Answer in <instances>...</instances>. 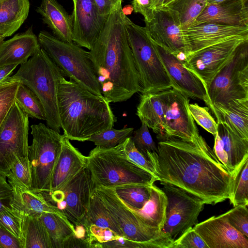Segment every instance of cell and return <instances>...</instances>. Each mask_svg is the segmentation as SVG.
I'll list each match as a JSON object with an SVG mask.
<instances>
[{"label": "cell", "instance_id": "6da1fadb", "mask_svg": "<svg viewBox=\"0 0 248 248\" xmlns=\"http://www.w3.org/2000/svg\"><path fill=\"white\" fill-rule=\"evenodd\" d=\"M160 184L176 186L215 205L229 199L234 178L200 134L192 140H161L157 151L147 152Z\"/></svg>", "mask_w": 248, "mask_h": 248}, {"label": "cell", "instance_id": "7a4b0ae2", "mask_svg": "<svg viewBox=\"0 0 248 248\" xmlns=\"http://www.w3.org/2000/svg\"><path fill=\"white\" fill-rule=\"evenodd\" d=\"M122 2L119 0L108 15L89 51L101 93L109 103L125 101L141 91L128 41Z\"/></svg>", "mask_w": 248, "mask_h": 248}, {"label": "cell", "instance_id": "3957f363", "mask_svg": "<svg viewBox=\"0 0 248 248\" xmlns=\"http://www.w3.org/2000/svg\"><path fill=\"white\" fill-rule=\"evenodd\" d=\"M58 105L63 135L69 140L88 141L92 136L113 127L116 122L103 96L63 76L58 84Z\"/></svg>", "mask_w": 248, "mask_h": 248}, {"label": "cell", "instance_id": "277c9868", "mask_svg": "<svg viewBox=\"0 0 248 248\" xmlns=\"http://www.w3.org/2000/svg\"><path fill=\"white\" fill-rule=\"evenodd\" d=\"M124 142L109 148L96 146L90 151L87 156V168L94 187L152 185L157 181L155 175L128 158L124 151Z\"/></svg>", "mask_w": 248, "mask_h": 248}, {"label": "cell", "instance_id": "5b68a950", "mask_svg": "<svg viewBox=\"0 0 248 248\" xmlns=\"http://www.w3.org/2000/svg\"><path fill=\"white\" fill-rule=\"evenodd\" d=\"M62 76L60 69L41 47L11 76L35 94L44 108L47 126L59 132L61 126L58 88Z\"/></svg>", "mask_w": 248, "mask_h": 248}, {"label": "cell", "instance_id": "8992f818", "mask_svg": "<svg viewBox=\"0 0 248 248\" xmlns=\"http://www.w3.org/2000/svg\"><path fill=\"white\" fill-rule=\"evenodd\" d=\"M125 27L128 43L139 74L142 94L172 88V83L145 27L127 16Z\"/></svg>", "mask_w": 248, "mask_h": 248}, {"label": "cell", "instance_id": "52a82bcc", "mask_svg": "<svg viewBox=\"0 0 248 248\" xmlns=\"http://www.w3.org/2000/svg\"><path fill=\"white\" fill-rule=\"evenodd\" d=\"M38 40L41 47L59 67L63 76L93 94L103 96L89 51L74 42L62 41L46 31L40 32Z\"/></svg>", "mask_w": 248, "mask_h": 248}, {"label": "cell", "instance_id": "ba28073f", "mask_svg": "<svg viewBox=\"0 0 248 248\" xmlns=\"http://www.w3.org/2000/svg\"><path fill=\"white\" fill-rule=\"evenodd\" d=\"M31 144L28 157L31 173V189L47 193L50 190L54 168L62 146L63 135L43 123L31 126Z\"/></svg>", "mask_w": 248, "mask_h": 248}, {"label": "cell", "instance_id": "9c48e42d", "mask_svg": "<svg viewBox=\"0 0 248 248\" xmlns=\"http://www.w3.org/2000/svg\"><path fill=\"white\" fill-rule=\"evenodd\" d=\"M206 89L212 108L234 100L248 99V40L237 47Z\"/></svg>", "mask_w": 248, "mask_h": 248}, {"label": "cell", "instance_id": "30bf717a", "mask_svg": "<svg viewBox=\"0 0 248 248\" xmlns=\"http://www.w3.org/2000/svg\"><path fill=\"white\" fill-rule=\"evenodd\" d=\"M93 189L122 230L124 238L143 243L159 242L170 248L173 242L167 235L159 229L150 228L142 223L113 188L95 186Z\"/></svg>", "mask_w": 248, "mask_h": 248}, {"label": "cell", "instance_id": "8fae6325", "mask_svg": "<svg viewBox=\"0 0 248 248\" xmlns=\"http://www.w3.org/2000/svg\"><path fill=\"white\" fill-rule=\"evenodd\" d=\"M167 198L165 221L162 231L173 242L198 223L204 202L200 198L171 185L162 184Z\"/></svg>", "mask_w": 248, "mask_h": 248}, {"label": "cell", "instance_id": "7c38bea8", "mask_svg": "<svg viewBox=\"0 0 248 248\" xmlns=\"http://www.w3.org/2000/svg\"><path fill=\"white\" fill-rule=\"evenodd\" d=\"M93 188L90 172L86 167L61 189L42 193L75 226L80 224L85 217Z\"/></svg>", "mask_w": 248, "mask_h": 248}, {"label": "cell", "instance_id": "4fadbf2b", "mask_svg": "<svg viewBox=\"0 0 248 248\" xmlns=\"http://www.w3.org/2000/svg\"><path fill=\"white\" fill-rule=\"evenodd\" d=\"M29 124L15 102L0 126V174L5 177L17 158L28 156Z\"/></svg>", "mask_w": 248, "mask_h": 248}, {"label": "cell", "instance_id": "5bb4252c", "mask_svg": "<svg viewBox=\"0 0 248 248\" xmlns=\"http://www.w3.org/2000/svg\"><path fill=\"white\" fill-rule=\"evenodd\" d=\"M145 28L152 40L156 45L185 61L186 55L184 31L174 14L169 9H155Z\"/></svg>", "mask_w": 248, "mask_h": 248}, {"label": "cell", "instance_id": "9a60e30c", "mask_svg": "<svg viewBox=\"0 0 248 248\" xmlns=\"http://www.w3.org/2000/svg\"><path fill=\"white\" fill-rule=\"evenodd\" d=\"M189 102L187 96L173 88L164 91L165 136L162 139L175 137L190 141L199 134L189 110Z\"/></svg>", "mask_w": 248, "mask_h": 248}, {"label": "cell", "instance_id": "2e32d148", "mask_svg": "<svg viewBox=\"0 0 248 248\" xmlns=\"http://www.w3.org/2000/svg\"><path fill=\"white\" fill-rule=\"evenodd\" d=\"M246 40L248 36L236 37L207 47L187 56L184 65L197 75L206 87L237 47Z\"/></svg>", "mask_w": 248, "mask_h": 248}, {"label": "cell", "instance_id": "e0dca14e", "mask_svg": "<svg viewBox=\"0 0 248 248\" xmlns=\"http://www.w3.org/2000/svg\"><path fill=\"white\" fill-rule=\"evenodd\" d=\"M154 43L171 80L172 88L188 98L203 101L212 110V106L208 96L206 87L202 80L185 66L183 61Z\"/></svg>", "mask_w": 248, "mask_h": 248}, {"label": "cell", "instance_id": "ac0fdd59", "mask_svg": "<svg viewBox=\"0 0 248 248\" xmlns=\"http://www.w3.org/2000/svg\"><path fill=\"white\" fill-rule=\"evenodd\" d=\"M73 41L91 50L107 17L99 13L93 0H72Z\"/></svg>", "mask_w": 248, "mask_h": 248}, {"label": "cell", "instance_id": "d6986e66", "mask_svg": "<svg viewBox=\"0 0 248 248\" xmlns=\"http://www.w3.org/2000/svg\"><path fill=\"white\" fill-rule=\"evenodd\" d=\"M184 33L186 58L211 46L236 37L248 36V26L204 23L194 25Z\"/></svg>", "mask_w": 248, "mask_h": 248}, {"label": "cell", "instance_id": "ffe728a7", "mask_svg": "<svg viewBox=\"0 0 248 248\" xmlns=\"http://www.w3.org/2000/svg\"><path fill=\"white\" fill-rule=\"evenodd\" d=\"M193 228L208 248H248V238L231 226L224 214L198 223Z\"/></svg>", "mask_w": 248, "mask_h": 248}, {"label": "cell", "instance_id": "44dd1931", "mask_svg": "<svg viewBox=\"0 0 248 248\" xmlns=\"http://www.w3.org/2000/svg\"><path fill=\"white\" fill-rule=\"evenodd\" d=\"M248 0H225L219 3L207 4L194 25L211 23L248 26Z\"/></svg>", "mask_w": 248, "mask_h": 248}, {"label": "cell", "instance_id": "7402d4cb", "mask_svg": "<svg viewBox=\"0 0 248 248\" xmlns=\"http://www.w3.org/2000/svg\"><path fill=\"white\" fill-rule=\"evenodd\" d=\"M87 156L63 135L61 151L54 168L48 192L61 189L87 167Z\"/></svg>", "mask_w": 248, "mask_h": 248}, {"label": "cell", "instance_id": "603a6c76", "mask_svg": "<svg viewBox=\"0 0 248 248\" xmlns=\"http://www.w3.org/2000/svg\"><path fill=\"white\" fill-rule=\"evenodd\" d=\"M41 48L31 28L0 43V66L22 64Z\"/></svg>", "mask_w": 248, "mask_h": 248}, {"label": "cell", "instance_id": "cb8c5ba5", "mask_svg": "<svg viewBox=\"0 0 248 248\" xmlns=\"http://www.w3.org/2000/svg\"><path fill=\"white\" fill-rule=\"evenodd\" d=\"M36 11L51 30L54 36L65 42H73L71 16L56 0H42Z\"/></svg>", "mask_w": 248, "mask_h": 248}, {"label": "cell", "instance_id": "d4e9b609", "mask_svg": "<svg viewBox=\"0 0 248 248\" xmlns=\"http://www.w3.org/2000/svg\"><path fill=\"white\" fill-rule=\"evenodd\" d=\"M217 119V132L215 135L228 161V170L234 175L242 162L248 157V140L236 134L226 123Z\"/></svg>", "mask_w": 248, "mask_h": 248}, {"label": "cell", "instance_id": "484cf974", "mask_svg": "<svg viewBox=\"0 0 248 248\" xmlns=\"http://www.w3.org/2000/svg\"><path fill=\"white\" fill-rule=\"evenodd\" d=\"M164 91L142 94L137 108L136 114L141 123L157 134L158 140L165 136Z\"/></svg>", "mask_w": 248, "mask_h": 248}, {"label": "cell", "instance_id": "4316f807", "mask_svg": "<svg viewBox=\"0 0 248 248\" xmlns=\"http://www.w3.org/2000/svg\"><path fill=\"white\" fill-rule=\"evenodd\" d=\"M12 188L10 205L20 214L40 216L44 213H51L62 216L57 207L46 199L41 192L18 186Z\"/></svg>", "mask_w": 248, "mask_h": 248}, {"label": "cell", "instance_id": "83f0119b", "mask_svg": "<svg viewBox=\"0 0 248 248\" xmlns=\"http://www.w3.org/2000/svg\"><path fill=\"white\" fill-rule=\"evenodd\" d=\"M211 110L217 119L226 123L242 138L248 140V99L214 105Z\"/></svg>", "mask_w": 248, "mask_h": 248}, {"label": "cell", "instance_id": "f1b7e54d", "mask_svg": "<svg viewBox=\"0 0 248 248\" xmlns=\"http://www.w3.org/2000/svg\"><path fill=\"white\" fill-rule=\"evenodd\" d=\"M167 198L162 189L153 184L150 195L143 206L136 209L128 206L145 225L162 231L166 219Z\"/></svg>", "mask_w": 248, "mask_h": 248}, {"label": "cell", "instance_id": "f546056e", "mask_svg": "<svg viewBox=\"0 0 248 248\" xmlns=\"http://www.w3.org/2000/svg\"><path fill=\"white\" fill-rule=\"evenodd\" d=\"M29 0H0V36H11L28 17Z\"/></svg>", "mask_w": 248, "mask_h": 248}, {"label": "cell", "instance_id": "4dcf8cb0", "mask_svg": "<svg viewBox=\"0 0 248 248\" xmlns=\"http://www.w3.org/2000/svg\"><path fill=\"white\" fill-rule=\"evenodd\" d=\"M22 232L21 248H53L48 232L40 216L23 215Z\"/></svg>", "mask_w": 248, "mask_h": 248}, {"label": "cell", "instance_id": "1f68e13d", "mask_svg": "<svg viewBox=\"0 0 248 248\" xmlns=\"http://www.w3.org/2000/svg\"><path fill=\"white\" fill-rule=\"evenodd\" d=\"M80 224L93 225L100 229H110L120 237H124L122 230L107 211L93 189L90 197L87 212Z\"/></svg>", "mask_w": 248, "mask_h": 248}, {"label": "cell", "instance_id": "d6a6232c", "mask_svg": "<svg viewBox=\"0 0 248 248\" xmlns=\"http://www.w3.org/2000/svg\"><path fill=\"white\" fill-rule=\"evenodd\" d=\"M40 216L48 232L53 248H62L75 232L73 225L64 217L56 214L46 213Z\"/></svg>", "mask_w": 248, "mask_h": 248}, {"label": "cell", "instance_id": "836d02e7", "mask_svg": "<svg viewBox=\"0 0 248 248\" xmlns=\"http://www.w3.org/2000/svg\"><path fill=\"white\" fill-rule=\"evenodd\" d=\"M207 0H175L167 8L176 16L183 31L193 26Z\"/></svg>", "mask_w": 248, "mask_h": 248}, {"label": "cell", "instance_id": "e575fe53", "mask_svg": "<svg viewBox=\"0 0 248 248\" xmlns=\"http://www.w3.org/2000/svg\"><path fill=\"white\" fill-rule=\"evenodd\" d=\"M15 102L29 117L46 121V114L40 101L27 86L20 83Z\"/></svg>", "mask_w": 248, "mask_h": 248}, {"label": "cell", "instance_id": "d590c367", "mask_svg": "<svg viewBox=\"0 0 248 248\" xmlns=\"http://www.w3.org/2000/svg\"><path fill=\"white\" fill-rule=\"evenodd\" d=\"M229 199L234 207L239 205H248V157L235 171Z\"/></svg>", "mask_w": 248, "mask_h": 248}, {"label": "cell", "instance_id": "8d00e7d4", "mask_svg": "<svg viewBox=\"0 0 248 248\" xmlns=\"http://www.w3.org/2000/svg\"><path fill=\"white\" fill-rule=\"evenodd\" d=\"M152 185H131L113 188L117 195L131 208L141 209L148 200Z\"/></svg>", "mask_w": 248, "mask_h": 248}, {"label": "cell", "instance_id": "74e56055", "mask_svg": "<svg viewBox=\"0 0 248 248\" xmlns=\"http://www.w3.org/2000/svg\"><path fill=\"white\" fill-rule=\"evenodd\" d=\"M11 186L31 189V173L28 156L18 158L6 175Z\"/></svg>", "mask_w": 248, "mask_h": 248}, {"label": "cell", "instance_id": "f35d334b", "mask_svg": "<svg viewBox=\"0 0 248 248\" xmlns=\"http://www.w3.org/2000/svg\"><path fill=\"white\" fill-rule=\"evenodd\" d=\"M134 130L132 127L116 129L113 127L92 136L88 141L94 143L96 146L104 148L114 147L130 137Z\"/></svg>", "mask_w": 248, "mask_h": 248}, {"label": "cell", "instance_id": "ab89813d", "mask_svg": "<svg viewBox=\"0 0 248 248\" xmlns=\"http://www.w3.org/2000/svg\"><path fill=\"white\" fill-rule=\"evenodd\" d=\"M20 82L11 76L0 82V126L15 103Z\"/></svg>", "mask_w": 248, "mask_h": 248}, {"label": "cell", "instance_id": "60d3db41", "mask_svg": "<svg viewBox=\"0 0 248 248\" xmlns=\"http://www.w3.org/2000/svg\"><path fill=\"white\" fill-rule=\"evenodd\" d=\"M22 218L23 215L11 206L0 211V225L19 241L21 248Z\"/></svg>", "mask_w": 248, "mask_h": 248}, {"label": "cell", "instance_id": "b9f144b4", "mask_svg": "<svg viewBox=\"0 0 248 248\" xmlns=\"http://www.w3.org/2000/svg\"><path fill=\"white\" fill-rule=\"evenodd\" d=\"M188 108L196 123L214 137L217 132V122L209 112V108L197 104H189Z\"/></svg>", "mask_w": 248, "mask_h": 248}, {"label": "cell", "instance_id": "7bdbcfd3", "mask_svg": "<svg viewBox=\"0 0 248 248\" xmlns=\"http://www.w3.org/2000/svg\"><path fill=\"white\" fill-rule=\"evenodd\" d=\"M223 214L231 226L248 238V206H234Z\"/></svg>", "mask_w": 248, "mask_h": 248}, {"label": "cell", "instance_id": "ee69618b", "mask_svg": "<svg viewBox=\"0 0 248 248\" xmlns=\"http://www.w3.org/2000/svg\"><path fill=\"white\" fill-rule=\"evenodd\" d=\"M148 127L143 123L141 126L134 131L131 136L136 148L147 157V152L157 151V146L149 132Z\"/></svg>", "mask_w": 248, "mask_h": 248}, {"label": "cell", "instance_id": "f6af8a7d", "mask_svg": "<svg viewBox=\"0 0 248 248\" xmlns=\"http://www.w3.org/2000/svg\"><path fill=\"white\" fill-rule=\"evenodd\" d=\"M97 248H168L164 244L159 242H138L123 237L99 244Z\"/></svg>", "mask_w": 248, "mask_h": 248}, {"label": "cell", "instance_id": "bcb514c9", "mask_svg": "<svg viewBox=\"0 0 248 248\" xmlns=\"http://www.w3.org/2000/svg\"><path fill=\"white\" fill-rule=\"evenodd\" d=\"M124 143V151L128 158L139 167L155 175L151 162L136 148L131 136L126 139Z\"/></svg>", "mask_w": 248, "mask_h": 248}, {"label": "cell", "instance_id": "7dc6e473", "mask_svg": "<svg viewBox=\"0 0 248 248\" xmlns=\"http://www.w3.org/2000/svg\"><path fill=\"white\" fill-rule=\"evenodd\" d=\"M170 248H208L200 235L190 228L173 241Z\"/></svg>", "mask_w": 248, "mask_h": 248}, {"label": "cell", "instance_id": "c3c4849f", "mask_svg": "<svg viewBox=\"0 0 248 248\" xmlns=\"http://www.w3.org/2000/svg\"><path fill=\"white\" fill-rule=\"evenodd\" d=\"M13 188L6 177L0 174V211L11 206Z\"/></svg>", "mask_w": 248, "mask_h": 248}, {"label": "cell", "instance_id": "681fc988", "mask_svg": "<svg viewBox=\"0 0 248 248\" xmlns=\"http://www.w3.org/2000/svg\"><path fill=\"white\" fill-rule=\"evenodd\" d=\"M132 6L135 13L143 16L144 22L150 21L154 10L152 8V0H132Z\"/></svg>", "mask_w": 248, "mask_h": 248}, {"label": "cell", "instance_id": "f907efd6", "mask_svg": "<svg viewBox=\"0 0 248 248\" xmlns=\"http://www.w3.org/2000/svg\"><path fill=\"white\" fill-rule=\"evenodd\" d=\"M0 248H21L19 241L0 225Z\"/></svg>", "mask_w": 248, "mask_h": 248}, {"label": "cell", "instance_id": "816d5d0a", "mask_svg": "<svg viewBox=\"0 0 248 248\" xmlns=\"http://www.w3.org/2000/svg\"><path fill=\"white\" fill-rule=\"evenodd\" d=\"M101 16L107 17L119 0H93Z\"/></svg>", "mask_w": 248, "mask_h": 248}, {"label": "cell", "instance_id": "f5cc1de1", "mask_svg": "<svg viewBox=\"0 0 248 248\" xmlns=\"http://www.w3.org/2000/svg\"><path fill=\"white\" fill-rule=\"evenodd\" d=\"M17 66L14 64L0 66V82L10 77Z\"/></svg>", "mask_w": 248, "mask_h": 248}, {"label": "cell", "instance_id": "db71d44e", "mask_svg": "<svg viewBox=\"0 0 248 248\" xmlns=\"http://www.w3.org/2000/svg\"><path fill=\"white\" fill-rule=\"evenodd\" d=\"M163 0H152V8L155 9H159Z\"/></svg>", "mask_w": 248, "mask_h": 248}, {"label": "cell", "instance_id": "11a10c76", "mask_svg": "<svg viewBox=\"0 0 248 248\" xmlns=\"http://www.w3.org/2000/svg\"><path fill=\"white\" fill-rule=\"evenodd\" d=\"M174 0H163L159 8L167 7Z\"/></svg>", "mask_w": 248, "mask_h": 248}, {"label": "cell", "instance_id": "9f6ffc18", "mask_svg": "<svg viewBox=\"0 0 248 248\" xmlns=\"http://www.w3.org/2000/svg\"><path fill=\"white\" fill-rule=\"evenodd\" d=\"M225 0H207V4L217 3L223 1Z\"/></svg>", "mask_w": 248, "mask_h": 248}, {"label": "cell", "instance_id": "6f0895ef", "mask_svg": "<svg viewBox=\"0 0 248 248\" xmlns=\"http://www.w3.org/2000/svg\"><path fill=\"white\" fill-rule=\"evenodd\" d=\"M4 39V38H3V37H2L0 36V43L2 41H3Z\"/></svg>", "mask_w": 248, "mask_h": 248}]
</instances>
